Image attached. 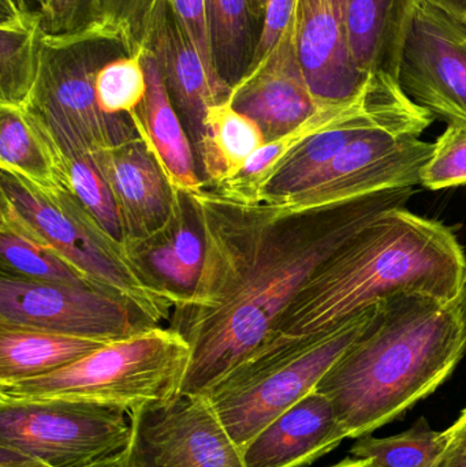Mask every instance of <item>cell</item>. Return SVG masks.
Wrapping results in <instances>:
<instances>
[{"mask_svg": "<svg viewBox=\"0 0 466 467\" xmlns=\"http://www.w3.org/2000/svg\"><path fill=\"white\" fill-rule=\"evenodd\" d=\"M415 192L393 189L311 208L245 204L207 188L186 194L204 236V264L170 318L191 346L180 394L205 395L240 368L316 269Z\"/></svg>", "mask_w": 466, "mask_h": 467, "instance_id": "6da1fadb", "label": "cell"}, {"mask_svg": "<svg viewBox=\"0 0 466 467\" xmlns=\"http://www.w3.org/2000/svg\"><path fill=\"white\" fill-rule=\"evenodd\" d=\"M465 280L466 255L456 234L407 207L393 208L316 269L245 362L293 356L358 313L396 296L459 302Z\"/></svg>", "mask_w": 466, "mask_h": 467, "instance_id": "7a4b0ae2", "label": "cell"}, {"mask_svg": "<svg viewBox=\"0 0 466 467\" xmlns=\"http://www.w3.org/2000/svg\"><path fill=\"white\" fill-rule=\"evenodd\" d=\"M465 353L459 302L399 296L379 305L315 389L331 400L347 439H358L431 395Z\"/></svg>", "mask_w": 466, "mask_h": 467, "instance_id": "3957f363", "label": "cell"}, {"mask_svg": "<svg viewBox=\"0 0 466 467\" xmlns=\"http://www.w3.org/2000/svg\"><path fill=\"white\" fill-rule=\"evenodd\" d=\"M0 194L38 238L93 288L129 302L153 326L170 321L181 298L159 285L70 192L41 189L2 171Z\"/></svg>", "mask_w": 466, "mask_h": 467, "instance_id": "277c9868", "label": "cell"}, {"mask_svg": "<svg viewBox=\"0 0 466 467\" xmlns=\"http://www.w3.org/2000/svg\"><path fill=\"white\" fill-rule=\"evenodd\" d=\"M189 357L180 332L153 326L48 375L0 386V398L81 400L133 413L180 394Z\"/></svg>", "mask_w": 466, "mask_h": 467, "instance_id": "5b68a950", "label": "cell"}, {"mask_svg": "<svg viewBox=\"0 0 466 467\" xmlns=\"http://www.w3.org/2000/svg\"><path fill=\"white\" fill-rule=\"evenodd\" d=\"M379 305L358 313L293 356L241 365L202 395L233 441L243 449L273 420L314 391L328 369L366 331Z\"/></svg>", "mask_w": 466, "mask_h": 467, "instance_id": "8992f818", "label": "cell"}, {"mask_svg": "<svg viewBox=\"0 0 466 467\" xmlns=\"http://www.w3.org/2000/svg\"><path fill=\"white\" fill-rule=\"evenodd\" d=\"M125 52L133 51L123 33L103 21L74 35H46L26 107L63 120L92 152L130 141L139 136L130 117L101 111L95 90L98 68Z\"/></svg>", "mask_w": 466, "mask_h": 467, "instance_id": "52a82bcc", "label": "cell"}, {"mask_svg": "<svg viewBox=\"0 0 466 467\" xmlns=\"http://www.w3.org/2000/svg\"><path fill=\"white\" fill-rule=\"evenodd\" d=\"M126 413L81 400L0 398V446L52 467H92L128 450Z\"/></svg>", "mask_w": 466, "mask_h": 467, "instance_id": "ba28073f", "label": "cell"}, {"mask_svg": "<svg viewBox=\"0 0 466 467\" xmlns=\"http://www.w3.org/2000/svg\"><path fill=\"white\" fill-rule=\"evenodd\" d=\"M432 120L431 112L410 100L397 78L372 74L357 96L336 106L330 120L285 159L264 189L263 202H281L305 191L334 158L364 134L399 129L421 136Z\"/></svg>", "mask_w": 466, "mask_h": 467, "instance_id": "9c48e42d", "label": "cell"}, {"mask_svg": "<svg viewBox=\"0 0 466 467\" xmlns=\"http://www.w3.org/2000/svg\"><path fill=\"white\" fill-rule=\"evenodd\" d=\"M0 326L85 339H128L152 323L129 302L88 285L0 276Z\"/></svg>", "mask_w": 466, "mask_h": 467, "instance_id": "30bf717a", "label": "cell"}, {"mask_svg": "<svg viewBox=\"0 0 466 467\" xmlns=\"http://www.w3.org/2000/svg\"><path fill=\"white\" fill-rule=\"evenodd\" d=\"M397 81L432 117L466 129V19L419 0L402 41Z\"/></svg>", "mask_w": 466, "mask_h": 467, "instance_id": "8fae6325", "label": "cell"}, {"mask_svg": "<svg viewBox=\"0 0 466 467\" xmlns=\"http://www.w3.org/2000/svg\"><path fill=\"white\" fill-rule=\"evenodd\" d=\"M129 419V467H246L243 449L202 395L178 394Z\"/></svg>", "mask_w": 466, "mask_h": 467, "instance_id": "7c38bea8", "label": "cell"}, {"mask_svg": "<svg viewBox=\"0 0 466 467\" xmlns=\"http://www.w3.org/2000/svg\"><path fill=\"white\" fill-rule=\"evenodd\" d=\"M435 142L399 129H379L347 145L305 191L281 202L311 208L421 185Z\"/></svg>", "mask_w": 466, "mask_h": 467, "instance_id": "4fadbf2b", "label": "cell"}, {"mask_svg": "<svg viewBox=\"0 0 466 467\" xmlns=\"http://www.w3.org/2000/svg\"><path fill=\"white\" fill-rule=\"evenodd\" d=\"M92 156L117 205L129 250L169 226L180 191L172 188L141 137Z\"/></svg>", "mask_w": 466, "mask_h": 467, "instance_id": "5bb4252c", "label": "cell"}, {"mask_svg": "<svg viewBox=\"0 0 466 467\" xmlns=\"http://www.w3.org/2000/svg\"><path fill=\"white\" fill-rule=\"evenodd\" d=\"M141 47L155 59L172 104L197 148L208 109L229 100L232 90L213 81L170 0H159L153 5L142 30Z\"/></svg>", "mask_w": 466, "mask_h": 467, "instance_id": "9a60e30c", "label": "cell"}, {"mask_svg": "<svg viewBox=\"0 0 466 467\" xmlns=\"http://www.w3.org/2000/svg\"><path fill=\"white\" fill-rule=\"evenodd\" d=\"M230 101L259 125L267 142L295 130L322 109L301 67L295 16L270 55L233 87Z\"/></svg>", "mask_w": 466, "mask_h": 467, "instance_id": "2e32d148", "label": "cell"}, {"mask_svg": "<svg viewBox=\"0 0 466 467\" xmlns=\"http://www.w3.org/2000/svg\"><path fill=\"white\" fill-rule=\"evenodd\" d=\"M295 40L309 89L322 109L355 98L371 78L353 54L339 0H298Z\"/></svg>", "mask_w": 466, "mask_h": 467, "instance_id": "e0dca14e", "label": "cell"}, {"mask_svg": "<svg viewBox=\"0 0 466 467\" xmlns=\"http://www.w3.org/2000/svg\"><path fill=\"white\" fill-rule=\"evenodd\" d=\"M347 439L331 400L309 392L243 446L246 467H303Z\"/></svg>", "mask_w": 466, "mask_h": 467, "instance_id": "ac0fdd59", "label": "cell"}, {"mask_svg": "<svg viewBox=\"0 0 466 467\" xmlns=\"http://www.w3.org/2000/svg\"><path fill=\"white\" fill-rule=\"evenodd\" d=\"M148 90L141 106L130 115L139 136L147 142L172 188L185 194L204 191L197 174L193 144L172 104L155 59L145 52Z\"/></svg>", "mask_w": 466, "mask_h": 467, "instance_id": "d6986e66", "label": "cell"}, {"mask_svg": "<svg viewBox=\"0 0 466 467\" xmlns=\"http://www.w3.org/2000/svg\"><path fill=\"white\" fill-rule=\"evenodd\" d=\"M164 290L182 301L196 287L204 264V236L188 196L178 193L169 226L129 250Z\"/></svg>", "mask_w": 466, "mask_h": 467, "instance_id": "ffe728a7", "label": "cell"}, {"mask_svg": "<svg viewBox=\"0 0 466 467\" xmlns=\"http://www.w3.org/2000/svg\"><path fill=\"white\" fill-rule=\"evenodd\" d=\"M419 0H339L353 54L368 74L397 78L399 52Z\"/></svg>", "mask_w": 466, "mask_h": 467, "instance_id": "44dd1931", "label": "cell"}, {"mask_svg": "<svg viewBox=\"0 0 466 467\" xmlns=\"http://www.w3.org/2000/svg\"><path fill=\"white\" fill-rule=\"evenodd\" d=\"M43 14L26 0H0V106L25 109L40 70Z\"/></svg>", "mask_w": 466, "mask_h": 467, "instance_id": "7402d4cb", "label": "cell"}, {"mask_svg": "<svg viewBox=\"0 0 466 467\" xmlns=\"http://www.w3.org/2000/svg\"><path fill=\"white\" fill-rule=\"evenodd\" d=\"M30 109V107H27ZM54 150L57 167L77 199L114 238L123 242L122 224L109 186L84 140L63 120L30 109Z\"/></svg>", "mask_w": 466, "mask_h": 467, "instance_id": "603a6c76", "label": "cell"}, {"mask_svg": "<svg viewBox=\"0 0 466 467\" xmlns=\"http://www.w3.org/2000/svg\"><path fill=\"white\" fill-rule=\"evenodd\" d=\"M111 342L0 326V386L62 369Z\"/></svg>", "mask_w": 466, "mask_h": 467, "instance_id": "cb8c5ba5", "label": "cell"}, {"mask_svg": "<svg viewBox=\"0 0 466 467\" xmlns=\"http://www.w3.org/2000/svg\"><path fill=\"white\" fill-rule=\"evenodd\" d=\"M267 144L262 129L226 100L208 109L197 152L205 186L218 188L234 180L251 156Z\"/></svg>", "mask_w": 466, "mask_h": 467, "instance_id": "d4e9b609", "label": "cell"}, {"mask_svg": "<svg viewBox=\"0 0 466 467\" xmlns=\"http://www.w3.org/2000/svg\"><path fill=\"white\" fill-rule=\"evenodd\" d=\"M0 260L3 274L38 282L92 287L38 238L5 200H2L0 207Z\"/></svg>", "mask_w": 466, "mask_h": 467, "instance_id": "484cf974", "label": "cell"}, {"mask_svg": "<svg viewBox=\"0 0 466 467\" xmlns=\"http://www.w3.org/2000/svg\"><path fill=\"white\" fill-rule=\"evenodd\" d=\"M204 5L216 73L233 89L251 67L259 22L251 0H204Z\"/></svg>", "mask_w": 466, "mask_h": 467, "instance_id": "4316f807", "label": "cell"}, {"mask_svg": "<svg viewBox=\"0 0 466 467\" xmlns=\"http://www.w3.org/2000/svg\"><path fill=\"white\" fill-rule=\"evenodd\" d=\"M0 170L41 189H63L54 153L25 109L0 106Z\"/></svg>", "mask_w": 466, "mask_h": 467, "instance_id": "83f0119b", "label": "cell"}, {"mask_svg": "<svg viewBox=\"0 0 466 467\" xmlns=\"http://www.w3.org/2000/svg\"><path fill=\"white\" fill-rule=\"evenodd\" d=\"M103 2V18L101 21L111 25L123 33L131 51L140 48L145 22L159 0H101ZM177 8L194 47L199 51L208 73L213 81L226 89L227 87L216 73L211 49L210 33H208L207 16H205L204 0H170Z\"/></svg>", "mask_w": 466, "mask_h": 467, "instance_id": "f1b7e54d", "label": "cell"}, {"mask_svg": "<svg viewBox=\"0 0 466 467\" xmlns=\"http://www.w3.org/2000/svg\"><path fill=\"white\" fill-rule=\"evenodd\" d=\"M446 432L431 430L421 419L407 432L390 438L361 436L350 454L369 460L378 467H432L445 449Z\"/></svg>", "mask_w": 466, "mask_h": 467, "instance_id": "f546056e", "label": "cell"}, {"mask_svg": "<svg viewBox=\"0 0 466 467\" xmlns=\"http://www.w3.org/2000/svg\"><path fill=\"white\" fill-rule=\"evenodd\" d=\"M144 57L141 47L112 57L98 68L95 90L101 111L130 117L141 106L148 90Z\"/></svg>", "mask_w": 466, "mask_h": 467, "instance_id": "4dcf8cb0", "label": "cell"}, {"mask_svg": "<svg viewBox=\"0 0 466 467\" xmlns=\"http://www.w3.org/2000/svg\"><path fill=\"white\" fill-rule=\"evenodd\" d=\"M421 185L430 191L466 185V129L448 126L435 142L421 171Z\"/></svg>", "mask_w": 466, "mask_h": 467, "instance_id": "1f68e13d", "label": "cell"}, {"mask_svg": "<svg viewBox=\"0 0 466 467\" xmlns=\"http://www.w3.org/2000/svg\"><path fill=\"white\" fill-rule=\"evenodd\" d=\"M101 18V0H47L43 8L47 36L74 35L95 26Z\"/></svg>", "mask_w": 466, "mask_h": 467, "instance_id": "d6a6232c", "label": "cell"}, {"mask_svg": "<svg viewBox=\"0 0 466 467\" xmlns=\"http://www.w3.org/2000/svg\"><path fill=\"white\" fill-rule=\"evenodd\" d=\"M298 0H267L263 14L262 29L254 48L251 67L259 65L275 48L297 11Z\"/></svg>", "mask_w": 466, "mask_h": 467, "instance_id": "836d02e7", "label": "cell"}, {"mask_svg": "<svg viewBox=\"0 0 466 467\" xmlns=\"http://www.w3.org/2000/svg\"><path fill=\"white\" fill-rule=\"evenodd\" d=\"M445 432V449L432 467H466V408Z\"/></svg>", "mask_w": 466, "mask_h": 467, "instance_id": "e575fe53", "label": "cell"}, {"mask_svg": "<svg viewBox=\"0 0 466 467\" xmlns=\"http://www.w3.org/2000/svg\"><path fill=\"white\" fill-rule=\"evenodd\" d=\"M0 467H52L13 447L0 446Z\"/></svg>", "mask_w": 466, "mask_h": 467, "instance_id": "d590c367", "label": "cell"}, {"mask_svg": "<svg viewBox=\"0 0 466 467\" xmlns=\"http://www.w3.org/2000/svg\"><path fill=\"white\" fill-rule=\"evenodd\" d=\"M429 2L450 11L460 18H466V0H429Z\"/></svg>", "mask_w": 466, "mask_h": 467, "instance_id": "8d00e7d4", "label": "cell"}, {"mask_svg": "<svg viewBox=\"0 0 466 467\" xmlns=\"http://www.w3.org/2000/svg\"><path fill=\"white\" fill-rule=\"evenodd\" d=\"M331 467H378L372 461L361 460V458H347L342 462Z\"/></svg>", "mask_w": 466, "mask_h": 467, "instance_id": "74e56055", "label": "cell"}, {"mask_svg": "<svg viewBox=\"0 0 466 467\" xmlns=\"http://www.w3.org/2000/svg\"><path fill=\"white\" fill-rule=\"evenodd\" d=\"M126 451H128V450H126ZM126 451L117 455V457L111 458V460L104 461V462L98 463V465L92 467H129Z\"/></svg>", "mask_w": 466, "mask_h": 467, "instance_id": "f35d334b", "label": "cell"}, {"mask_svg": "<svg viewBox=\"0 0 466 467\" xmlns=\"http://www.w3.org/2000/svg\"><path fill=\"white\" fill-rule=\"evenodd\" d=\"M265 2H267V0H251L252 14H254V18H256V21L259 22V24L263 21Z\"/></svg>", "mask_w": 466, "mask_h": 467, "instance_id": "ab89813d", "label": "cell"}, {"mask_svg": "<svg viewBox=\"0 0 466 467\" xmlns=\"http://www.w3.org/2000/svg\"><path fill=\"white\" fill-rule=\"evenodd\" d=\"M27 5L33 8L35 11H38V13L43 14L44 5H46L47 0H26Z\"/></svg>", "mask_w": 466, "mask_h": 467, "instance_id": "60d3db41", "label": "cell"}, {"mask_svg": "<svg viewBox=\"0 0 466 467\" xmlns=\"http://www.w3.org/2000/svg\"><path fill=\"white\" fill-rule=\"evenodd\" d=\"M466 19V18H465Z\"/></svg>", "mask_w": 466, "mask_h": 467, "instance_id": "b9f144b4", "label": "cell"}]
</instances>
